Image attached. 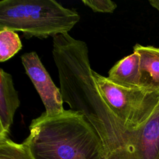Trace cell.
<instances>
[{
	"label": "cell",
	"mask_w": 159,
	"mask_h": 159,
	"mask_svg": "<svg viewBox=\"0 0 159 159\" xmlns=\"http://www.w3.org/2000/svg\"><path fill=\"white\" fill-rule=\"evenodd\" d=\"M23 142L35 159H103L101 140L84 116L70 110L57 116L43 112L33 119Z\"/></svg>",
	"instance_id": "1"
},
{
	"label": "cell",
	"mask_w": 159,
	"mask_h": 159,
	"mask_svg": "<svg viewBox=\"0 0 159 159\" xmlns=\"http://www.w3.org/2000/svg\"><path fill=\"white\" fill-rule=\"evenodd\" d=\"M80 19L76 11L55 0L0 1V30L22 32L27 38L45 39L68 33Z\"/></svg>",
	"instance_id": "2"
},
{
	"label": "cell",
	"mask_w": 159,
	"mask_h": 159,
	"mask_svg": "<svg viewBox=\"0 0 159 159\" xmlns=\"http://www.w3.org/2000/svg\"><path fill=\"white\" fill-rule=\"evenodd\" d=\"M92 74L105 101L129 130L142 126L159 106V91L124 88L94 70Z\"/></svg>",
	"instance_id": "3"
},
{
	"label": "cell",
	"mask_w": 159,
	"mask_h": 159,
	"mask_svg": "<svg viewBox=\"0 0 159 159\" xmlns=\"http://www.w3.org/2000/svg\"><path fill=\"white\" fill-rule=\"evenodd\" d=\"M103 159H159V106L140 127L104 152Z\"/></svg>",
	"instance_id": "4"
},
{
	"label": "cell",
	"mask_w": 159,
	"mask_h": 159,
	"mask_svg": "<svg viewBox=\"0 0 159 159\" xmlns=\"http://www.w3.org/2000/svg\"><path fill=\"white\" fill-rule=\"evenodd\" d=\"M26 74L37 91L45 108L47 116L63 113V98L60 89L53 83L50 75L35 52L24 53L21 57Z\"/></svg>",
	"instance_id": "5"
},
{
	"label": "cell",
	"mask_w": 159,
	"mask_h": 159,
	"mask_svg": "<svg viewBox=\"0 0 159 159\" xmlns=\"http://www.w3.org/2000/svg\"><path fill=\"white\" fill-rule=\"evenodd\" d=\"M20 101L11 74L0 69V137L8 136Z\"/></svg>",
	"instance_id": "6"
},
{
	"label": "cell",
	"mask_w": 159,
	"mask_h": 159,
	"mask_svg": "<svg viewBox=\"0 0 159 159\" xmlns=\"http://www.w3.org/2000/svg\"><path fill=\"white\" fill-rule=\"evenodd\" d=\"M133 52L140 58V88L159 91V48L137 43Z\"/></svg>",
	"instance_id": "7"
},
{
	"label": "cell",
	"mask_w": 159,
	"mask_h": 159,
	"mask_svg": "<svg viewBox=\"0 0 159 159\" xmlns=\"http://www.w3.org/2000/svg\"><path fill=\"white\" fill-rule=\"evenodd\" d=\"M112 83L127 88H140V58L135 52L118 61L107 77Z\"/></svg>",
	"instance_id": "8"
},
{
	"label": "cell",
	"mask_w": 159,
	"mask_h": 159,
	"mask_svg": "<svg viewBox=\"0 0 159 159\" xmlns=\"http://www.w3.org/2000/svg\"><path fill=\"white\" fill-rule=\"evenodd\" d=\"M0 159L35 158L28 145L16 143L7 136L0 137Z\"/></svg>",
	"instance_id": "9"
},
{
	"label": "cell",
	"mask_w": 159,
	"mask_h": 159,
	"mask_svg": "<svg viewBox=\"0 0 159 159\" xmlns=\"http://www.w3.org/2000/svg\"><path fill=\"white\" fill-rule=\"evenodd\" d=\"M22 48L18 34L11 30H0V61H7Z\"/></svg>",
	"instance_id": "10"
},
{
	"label": "cell",
	"mask_w": 159,
	"mask_h": 159,
	"mask_svg": "<svg viewBox=\"0 0 159 159\" xmlns=\"http://www.w3.org/2000/svg\"><path fill=\"white\" fill-rule=\"evenodd\" d=\"M82 2L93 12L112 13L117 7L116 3L111 0H82Z\"/></svg>",
	"instance_id": "11"
},
{
	"label": "cell",
	"mask_w": 159,
	"mask_h": 159,
	"mask_svg": "<svg viewBox=\"0 0 159 159\" xmlns=\"http://www.w3.org/2000/svg\"><path fill=\"white\" fill-rule=\"evenodd\" d=\"M150 5L159 11V0H150L149 1Z\"/></svg>",
	"instance_id": "12"
}]
</instances>
